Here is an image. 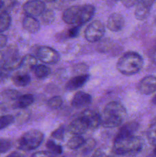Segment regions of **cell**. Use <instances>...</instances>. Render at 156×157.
I'll return each instance as SVG.
<instances>
[{"instance_id":"30bf717a","label":"cell","mask_w":156,"mask_h":157,"mask_svg":"<svg viewBox=\"0 0 156 157\" xmlns=\"http://www.w3.org/2000/svg\"><path fill=\"white\" fill-rule=\"evenodd\" d=\"M139 91L142 94L150 95L156 91V77L148 75L142 78L138 85Z\"/></svg>"},{"instance_id":"4dcf8cb0","label":"cell","mask_w":156,"mask_h":157,"mask_svg":"<svg viewBox=\"0 0 156 157\" xmlns=\"http://www.w3.org/2000/svg\"><path fill=\"white\" fill-rule=\"evenodd\" d=\"M64 133H65V128L64 126H61L51 133V136L54 139L58 140H63L64 138Z\"/></svg>"},{"instance_id":"7c38bea8","label":"cell","mask_w":156,"mask_h":157,"mask_svg":"<svg viewBox=\"0 0 156 157\" xmlns=\"http://www.w3.org/2000/svg\"><path fill=\"white\" fill-rule=\"evenodd\" d=\"M139 127V124L136 121H130V122L126 123L119 129L116 137H115V140H119L134 136V133L137 131Z\"/></svg>"},{"instance_id":"b9f144b4","label":"cell","mask_w":156,"mask_h":157,"mask_svg":"<svg viewBox=\"0 0 156 157\" xmlns=\"http://www.w3.org/2000/svg\"><path fill=\"white\" fill-rule=\"evenodd\" d=\"M151 102H152L153 104H156V94L153 97L152 100H151Z\"/></svg>"},{"instance_id":"5b68a950","label":"cell","mask_w":156,"mask_h":157,"mask_svg":"<svg viewBox=\"0 0 156 157\" xmlns=\"http://www.w3.org/2000/svg\"><path fill=\"white\" fill-rule=\"evenodd\" d=\"M44 135L39 130H31L24 133L18 141V149L22 151H31L38 148L43 142Z\"/></svg>"},{"instance_id":"44dd1931","label":"cell","mask_w":156,"mask_h":157,"mask_svg":"<svg viewBox=\"0 0 156 157\" xmlns=\"http://www.w3.org/2000/svg\"><path fill=\"white\" fill-rule=\"evenodd\" d=\"M85 140L80 135H74L67 142V147L70 150H77L84 145Z\"/></svg>"},{"instance_id":"7dc6e473","label":"cell","mask_w":156,"mask_h":157,"mask_svg":"<svg viewBox=\"0 0 156 157\" xmlns=\"http://www.w3.org/2000/svg\"><path fill=\"white\" fill-rule=\"evenodd\" d=\"M1 74H2V71H1V69H0V76H1Z\"/></svg>"},{"instance_id":"2e32d148","label":"cell","mask_w":156,"mask_h":157,"mask_svg":"<svg viewBox=\"0 0 156 157\" xmlns=\"http://www.w3.org/2000/svg\"><path fill=\"white\" fill-rule=\"evenodd\" d=\"M90 78V75L84 74L81 75H77L69 80L66 84L65 88L67 90H75L82 87Z\"/></svg>"},{"instance_id":"4fadbf2b","label":"cell","mask_w":156,"mask_h":157,"mask_svg":"<svg viewBox=\"0 0 156 157\" xmlns=\"http://www.w3.org/2000/svg\"><path fill=\"white\" fill-rule=\"evenodd\" d=\"M92 102L90 94L84 91H77L73 96L71 104L74 108H83L90 105Z\"/></svg>"},{"instance_id":"4316f807","label":"cell","mask_w":156,"mask_h":157,"mask_svg":"<svg viewBox=\"0 0 156 157\" xmlns=\"http://www.w3.org/2000/svg\"><path fill=\"white\" fill-rule=\"evenodd\" d=\"M63 99L61 96H54L48 100L47 106L50 109H58L62 106Z\"/></svg>"},{"instance_id":"6da1fadb","label":"cell","mask_w":156,"mask_h":157,"mask_svg":"<svg viewBox=\"0 0 156 157\" xmlns=\"http://www.w3.org/2000/svg\"><path fill=\"white\" fill-rule=\"evenodd\" d=\"M127 116V111L123 104L118 101H112L104 108L101 115V125L105 128L120 127Z\"/></svg>"},{"instance_id":"7402d4cb","label":"cell","mask_w":156,"mask_h":157,"mask_svg":"<svg viewBox=\"0 0 156 157\" xmlns=\"http://www.w3.org/2000/svg\"><path fill=\"white\" fill-rule=\"evenodd\" d=\"M12 23V18L6 11L0 13V33L5 32L10 27Z\"/></svg>"},{"instance_id":"603a6c76","label":"cell","mask_w":156,"mask_h":157,"mask_svg":"<svg viewBox=\"0 0 156 157\" xmlns=\"http://www.w3.org/2000/svg\"><path fill=\"white\" fill-rule=\"evenodd\" d=\"M147 137L150 144L156 147V117L153 118L147 132Z\"/></svg>"},{"instance_id":"d4e9b609","label":"cell","mask_w":156,"mask_h":157,"mask_svg":"<svg viewBox=\"0 0 156 157\" xmlns=\"http://www.w3.org/2000/svg\"><path fill=\"white\" fill-rule=\"evenodd\" d=\"M46 147L52 154L60 155L63 153V148L61 146L58 145L54 140H48L46 144Z\"/></svg>"},{"instance_id":"3957f363","label":"cell","mask_w":156,"mask_h":157,"mask_svg":"<svg viewBox=\"0 0 156 157\" xmlns=\"http://www.w3.org/2000/svg\"><path fill=\"white\" fill-rule=\"evenodd\" d=\"M144 60L141 55L135 52H128L119 58L116 68L121 74L127 76L137 74L142 70Z\"/></svg>"},{"instance_id":"484cf974","label":"cell","mask_w":156,"mask_h":157,"mask_svg":"<svg viewBox=\"0 0 156 157\" xmlns=\"http://www.w3.org/2000/svg\"><path fill=\"white\" fill-rule=\"evenodd\" d=\"M55 15L54 12L50 9L44 10V12L41 14V21L44 24L50 25L54 21Z\"/></svg>"},{"instance_id":"d590c367","label":"cell","mask_w":156,"mask_h":157,"mask_svg":"<svg viewBox=\"0 0 156 157\" xmlns=\"http://www.w3.org/2000/svg\"><path fill=\"white\" fill-rule=\"evenodd\" d=\"M139 0H121L123 6L126 8H131L136 6Z\"/></svg>"},{"instance_id":"83f0119b","label":"cell","mask_w":156,"mask_h":157,"mask_svg":"<svg viewBox=\"0 0 156 157\" xmlns=\"http://www.w3.org/2000/svg\"><path fill=\"white\" fill-rule=\"evenodd\" d=\"M15 121V117L12 115H4L0 117V130L6 128L10 126Z\"/></svg>"},{"instance_id":"bcb514c9","label":"cell","mask_w":156,"mask_h":157,"mask_svg":"<svg viewBox=\"0 0 156 157\" xmlns=\"http://www.w3.org/2000/svg\"><path fill=\"white\" fill-rule=\"evenodd\" d=\"M154 153H156V147H155V148H154Z\"/></svg>"},{"instance_id":"ab89813d","label":"cell","mask_w":156,"mask_h":157,"mask_svg":"<svg viewBox=\"0 0 156 157\" xmlns=\"http://www.w3.org/2000/svg\"><path fill=\"white\" fill-rule=\"evenodd\" d=\"M6 112V107L3 104H1V103H0V117L4 116Z\"/></svg>"},{"instance_id":"ffe728a7","label":"cell","mask_w":156,"mask_h":157,"mask_svg":"<svg viewBox=\"0 0 156 157\" xmlns=\"http://www.w3.org/2000/svg\"><path fill=\"white\" fill-rule=\"evenodd\" d=\"M32 71L34 72V75L37 78L43 79L48 76L51 72V70L49 67L44 65V64H37L33 69Z\"/></svg>"},{"instance_id":"cb8c5ba5","label":"cell","mask_w":156,"mask_h":157,"mask_svg":"<svg viewBox=\"0 0 156 157\" xmlns=\"http://www.w3.org/2000/svg\"><path fill=\"white\" fill-rule=\"evenodd\" d=\"M13 83L18 87H25L31 82V78L28 74H20L12 79Z\"/></svg>"},{"instance_id":"ba28073f","label":"cell","mask_w":156,"mask_h":157,"mask_svg":"<svg viewBox=\"0 0 156 157\" xmlns=\"http://www.w3.org/2000/svg\"><path fill=\"white\" fill-rule=\"evenodd\" d=\"M45 3L41 0H29L23 6V10L26 15L37 17L41 15L45 10Z\"/></svg>"},{"instance_id":"d6a6232c","label":"cell","mask_w":156,"mask_h":157,"mask_svg":"<svg viewBox=\"0 0 156 157\" xmlns=\"http://www.w3.org/2000/svg\"><path fill=\"white\" fill-rule=\"evenodd\" d=\"M32 157H54L53 154L47 151H38L34 153Z\"/></svg>"},{"instance_id":"277c9868","label":"cell","mask_w":156,"mask_h":157,"mask_svg":"<svg viewBox=\"0 0 156 157\" xmlns=\"http://www.w3.org/2000/svg\"><path fill=\"white\" fill-rule=\"evenodd\" d=\"M144 140L140 136H132L119 140H114L113 150L115 154L119 156L135 155L142 151Z\"/></svg>"},{"instance_id":"8fae6325","label":"cell","mask_w":156,"mask_h":157,"mask_svg":"<svg viewBox=\"0 0 156 157\" xmlns=\"http://www.w3.org/2000/svg\"><path fill=\"white\" fill-rule=\"evenodd\" d=\"M125 25V19L119 12L112 13L107 19V28L111 32H117L122 30Z\"/></svg>"},{"instance_id":"74e56055","label":"cell","mask_w":156,"mask_h":157,"mask_svg":"<svg viewBox=\"0 0 156 157\" xmlns=\"http://www.w3.org/2000/svg\"><path fill=\"white\" fill-rule=\"evenodd\" d=\"M91 157H110L107 156L106 153H104L103 152H101V151H97L95 153H93V156Z\"/></svg>"},{"instance_id":"7a4b0ae2","label":"cell","mask_w":156,"mask_h":157,"mask_svg":"<svg viewBox=\"0 0 156 157\" xmlns=\"http://www.w3.org/2000/svg\"><path fill=\"white\" fill-rule=\"evenodd\" d=\"M95 12L96 9L93 5L73 6L64 11L62 15V19L67 24L74 25L75 26L80 27L91 20Z\"/></svg>"},{"instance_id":"9c48e42d","label":"cell","mask_w":156,"mask_h":157,"mask_svg":"<svg viewBox=\"0 0 156 157\" xmlns=\"http://www.w3.org/2000/svg\"><path fill=\"white\" fill-rule=\"evenodd\" d=\"M84 122L88 126L89 130L96 129L101 125V115L93 110H85L79 115Z\"/></svg>"},{"instance_id":"f546056e","label":"cell","mask_w":156,"mask_h":157,"mask_svg":"<svg viewBox=\"0 0 156 157\" xmlns=\"http://www.w3.org/2000/svg\"><path fill=\"white\" fill-rule=\"evenodd\" d=\"M12 147V143L10 140L0 138V153H5Z\"/></svg>"},{"instance_id":"52a82bcc","label":"cell","mask_w":156,"mask_h":157,"mask_svg":"<svg viewBox=\"0 0 156 157\" xmlns=\"http://www.w3.org/2000/svg\"><path fill=\"white\" fill-rule=\"evenodd\" d=\"M38 59L47 64H57L60 61L59 53L55 49L48 46H41L37 50Z\"/></svg>"},{"instance_id":"1f68e13d","label":"cell","mask_w":156,"mask_h":157,"mask_svg":"<svg viewBox=\"0 0 156 157\" xmlns=\"http://www.w3.org/2000/svg\"><path fill=\"white\" fill-rule=\"evenodd\" d=\"M80 26H74V27L71 28L69 29L67 32V36L69 38H76L80 34Z\"/></svg>"},{"instance_id":"ee69618b","label":"cell","mask_w":156,"mask_h":157,"mask_svg":"<svg viewBox=\"0 0 156 157\" xmlns=\"http://www.w3.org/2000/svg\"><path fill=\"white\" fill-rule=\"evenodd\" d=\"M2 8V0H0V9Z\"/></svg>"},{"instance_id":"8d00e7d4","label":"cell","mask_w":156,"mask_h":157,"mask_svg":"<svg viewBox=\"0 0 156 157\" xmlns=\"http://www.w3.org/2000/svg\"><path fill=\"white\" fill-rule=\"evenodd\" d=\"M8 38L6 35H2V34H0V48H2L7 44Z\"/></svg>"},{"instance_id":"8992f818","label":"cell","mask_w":156,"mask_h":157,"mask_svg":"<svg viewBox=\"0 0 156 157\" xmlns=\"http://www.w3.org/2000/svg\"><path fill=\"white\" fill-rule=\"evenodd\" d=\"M106 32L105 25L99 20L90 22L85 30V38L89 42H96L104 36Z\"/></svg>"},{"instance_id":"d6986e66","label":"cell","mask_w":156,"mask_h":157,"mask_svg":"<svg viewBox=\"0 0 156 157\" xmlns=\"http://www.w3.org/2000/svg\"><path fill=\"white\" fill-rule=\"evenodd\" d=\"M34 101H35V98L32 94H27L20 95L16 101V107L21 109L26 108L33 104Z\"/></svg>"},{"instance_id":"f6af8a7d","label":"cell","mask_w":156,"mask_h":157,"mask_svg":"<svg viewBox=\"0 0 156 157\" xmlns=\"http://www.w3.org/2000/svg\"><path fill=\"white\" fill-rule=\"evenodd\" d=\"M154 25L156 26V16H155V18H154Z\"/></svg>"},{"instance_id":"836d02e7","label":"cell","mask_w":156,"mask_h":157,"mask_svg":"<svg viewBox=\"0 0 156 157\" xmlns=\"http://www.w3.org/2000/svg\"><path fill=\"white\" fill-rule=\"evenodd\" d=\"M148 56H149V58L151 62L154 65H156V46L151 48V50L149 51V53H148Z\"/></svg>"},{"instance_id":"ac0fdd59","label":"cell","mask_w":156,"mask_h":157,"mask_svg":"<svg viewBox=\"0 0 156 157\" xmlns=\"http://www.w3.org/2000/svg\"><path fill=\"white\" fill-rule=\"evenodd\" d=\"M36 58L32 55H26L24 58L21 59L20 67L24 71H32V69L37 65Z\"/></svg>"},{"instance_id":"9a60e30c","label":"cell","mask_w":156,"mask_h":157,"mask_svg":"<svg viewBox=\"0 0 156 157\" xmlns=\"http://www.w3.org/2000/svg\"><path fill=\"white\" fill-rule=\"evenodd\" d=\"M89 130L88 126L87 125L85 122L78 117L75 120H73L71 123L67 127V132L70 134L73 135H80L86 133Z\"/></svg>"},{"instance_id":"e0dca14e","label":"cell","mask_w":156,"mask_h":157,"mask_svg":"<svg viewBox=\"0 0 156 157\" xmlns=\"http://www.w3.org/2000/svg\"><path fill=\"white\" fill-rule=\"evenodd\" d=\"M22 26L24 30L29 33L35 34L39 32L41 25L39 21L35 17L25 15L22 21Z\"/></svg>"},{"instance_id":"e575fe53","label":"cell","mask_w":156,"mask_h":157,"mask_svg":"<svg viewBox=\"0 0 156 157\" xmlns=\"http://www.w3.org/2000/svg\"><path fill=\"white\" fill-rule=\"evenodd\" d=\"M6 94L8 98H12V99H16V100L18 99V97L20 96V94L18 93L17 90H7V91L6 92Z\"/></svg>"},{"instance_id":"60d3db41","label":"cell","mask_w":156,"mask_h":157,"mask_svg":"<svg viewBox=\"0 0 156 157\" xmlns=\"http://www.w3.org/2000/svg\"><path fill=\"white\" fill-rule=\"evenodd\" d=\"M147 157H156V153H154V152H153V153H150L148 156H147Z\"/></svg>"},{"instance_id":"7bdbcfd3","label":"cell","mask_w":156,"mask_h":157,"mask_svg":"<svg viewBox=\"0 0 156 157\" xmlns=\"http://www.w3.org/2000/svg\"><path fill=\"white\" fill-rule=\"evenodd\" d=\"M45 2H54L57 1V0H44Z\"/></svg>"},{"instance_id":"5bb4252c","label":"cell","mask_w":156,"mask_h":157,"mask_svg":"<svg viewBox=\"0 0 156 157\" xmlns=\"http://www.w3.org/2000/svg\"><path fill=\"white\" fill-rule=\"evenodd\" d=\"M21 61V59H20L18 56V52L16 50L11 51V52H9V54L5 57L3 67L6 70H15L20 67Z\"/></svg>"},{"instance_id":"f35d334b","label":"cell","mask_w":156,"mask_h":157,"mask_svg":"<svg viewBox=\"0 0 156 157\" xmlns=\"http://www.w3.org/2000/svg\"><path fill=\"white\" fill-rule=\"evenodd\" d=\"M6 157H23V154L18 151H15L12 152V153H10L9 156H7Z\"/></svg>"},{"instance_id":"f1b7e54d","label":"cell","mask_w":156,"mask_h":157,"mask_svg":"<svg viewBox=\"0 0 156 157\" xmlns=\"http://www.w3.org/2000/svg\"><path fill=\"white\" fill-rule=\"evenodd\" d=\"M96 144V140H95L94 139L90 138V139L87 140H85V142H84L83 147H81V148H82V152L84 153H89V152L92 151V150L95 148Z\"/></svg>"}]
</instances>
